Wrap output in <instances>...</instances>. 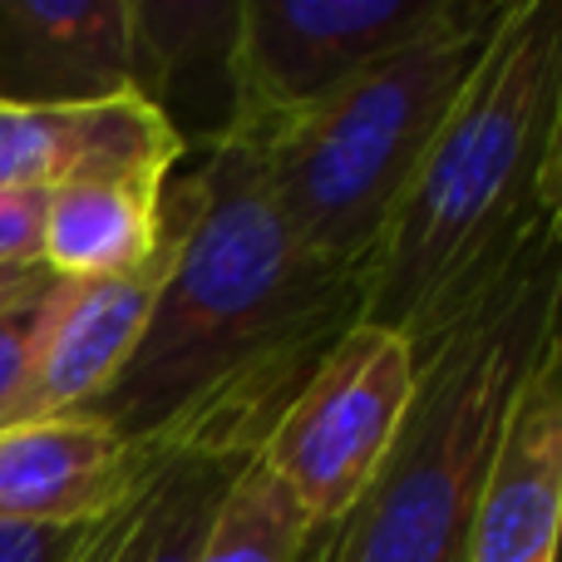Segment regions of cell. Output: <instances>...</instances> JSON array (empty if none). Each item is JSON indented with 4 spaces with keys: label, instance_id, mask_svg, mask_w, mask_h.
Segmentation results:
<instances>
[{
    "label": "cell",
    "instance_id": "cell-6",
    "mask_svg": "<svg viewBox=\"0 0 562 562\" xmlns=\"http://www.w3.org/2000/svg\"><path fill=\"white\" fill-rule=\"evenodd\" d=\"M415 400V350L400 330L360 321L306 380L257 449L262 469L306 514L311 533L340 524L375 484Z\"/></svg>",
    "mask_w": 562,
    "mask_h": 562
},
{
    "label": "cell",
    "instance_id": "cell-3",
    "mask_svg": "<svg viewBox=\"0 0 562 562\" xmlns=\"http://www.w3.org/2000/svg\"><path fill=\"white\" fill-rule=\"evenodd\" d=\"M558 237L528 247L479 301L415 346V400L375 484L296 562H464L518 390L562 316Z\"/></svg>",
    "mask_w": 562,
    "mask_h": 562
},
{
    "label": "cell",
    "instance_id": "cell-4",
    "mask_svg": "<svg viewBox=\"0 0 562 562\" xmlns=\"http://www.w3.org/2000/svg\"><path fill=\"white\" fill-rule=\"evenodd\" d=\"M498 20L504 5L494 0H459L445 25L366 69L330 104L247 144L281 217L316 257L366 277L415 168L488 55Z\"/></svg>",
    "mask_w": 562,
    "mask_h": 562
},
{
    "label": "cell",
    "instance_id": "cell-20",
    "mask_svg": "<svg viewBox=\"0 0 562 562\" xmlns=\"http://www.w3.org/2000/svg\"><path fill=\"white\" fill-rule=\"evenodd\" d=\"M553 562H562V538H558V558H553Z\"/></svg>",
    "mask_w": 562,
    "mask_h": 562
},
{
    "label": "cell",
    "instance_id": "cell-11",
    "mask_svg": "<svg viewBox=\"0 0 562 562\" xmlns=\"http://www.w3.org/2000/svg\"><path fill=\"white\" fill-rule=\"evenodd\" d=\"M247 459L154 454L138 484L89 528L75 562H198L207 524Z\"/></svg>",
    "mask_w": 562,
    "mask_h": 562
},
{
    "label": "cell",
    "instance_id": "cell-19",
    "mask_svg": "<svg viewBox=\"0 0 562 562\" xmlns=\"http://www.w3.org/2000/svg\"><path fill=\"white\" fill-rule=\"evenodd\" d=\"M558 262H562V237H558ZM558 316H562V306H558Z\"/></svg>",
    "mask_w": 562,
    "mask_h": 562
},
{
    "label": "cell",
    "instance_id": "cell-12",
    "mask_svg": "<svg viewBox=\"0 0 562 562\" xmlns=\"http://www.w3.org/2000/svg\"><path fill=\"white\" fill-rule=\"evenodd\" d=\"M0 40L20 69L59 85L55 99L134 89V0H5Z\"/></svg>",
    "mask_w": 562,
    "mask_h": 562
},
{
    "label": "cell",
    "instance_id": "cell-5",
    "mask_svg": "<svg viewBox=\"0 0 562 562\" xmlns=\"http://www.w3.org/2000/svg\"><path fill=\"white\" fill-rule=\"evenodd\" d=\"M459 0H252L237 5L217 138L262 144L301 114L330 104L380 59L409 49L454 15Z\"/></svg>",
    "mask_w": 562,
    "mask_h": 562
},
{
    "label": "cell",
    "instance_id": "cell-9",
    "mask_svg": "<svg viewBox=\"0 0 562 562\" xmlns=\"http://www.w3.org/2000/svg\"><path fill=\"white\" fill-rule=\"evenodd\" d=\"M562 538V326L518 390L464 562H553Z\"/></svg>",
    "mask_w": 562,
    "mask_h": 562
},
{
    "label": "cell",
    "instance_id": "cell-2",
    "mask_svg": "<svg viewBox=\"0 0 562 562\" xmlns=\"http://www.w3.org/2000/svg\"><path fill=\"white\" fill-rule=\"evenodd\" d=\"M558 85L562 0L504 5L488 55L366 267V321L400 330L415 350L528 247L562 233L548 198Z\"/></svg>",
    "mask_w": 562,
    "mask_h": 562
},
{
    "label": "cell",
    "instance_id": "cell-7",
    "mask_svg": "<svg viewBox=\"0 0 562 562\" xmlns=\"http://www.w3.org/2000/svg\"><path fill=\"white\" fill-rule=\"evenodd\" d=\"M183 213L188 193L178 178L164 188V243H158L154 262L109 281H59L10 425L85 415L114 385L148 326V311H154L178 233H183Z\"/></svg>",
    "mask_w": 562,
    "mask_h": 562
},
{
    "label": "cell",
    "instance_id": "cell-1",
    "mask_svg": "<svg viewBox=\"0 0 562 562\" xmlns=\"http://www.w3.org/2000/svg\"><path fill=\"white\" fill-rule=\"evenodd\" d=\"M148 326L85 409L148 454L257 459L321 360L366 321V277L281 217L257 154L213 138Z\"/></svg>",
    "mask_w": 562,
    "mask_h": 562
},
{
    "label": "cell",
    "instance_id": "cell-16",
    "mask_svg": "<svg viewBox=\"0 0 562 562\" xmlns=\"http://www.w3.org/2000/svg\"><path fill=\"white\" fill-rule=\"evenodd\" d=\"M40 227H45V193H0V267H45Z\"/></svg>",
    "mask_w": 562,
    "mask_h": 562
},
{
    "label": "cell",
    "instance_id": "cell-10",
    "mask_svg": "<svg viewBox=\"0 0 562 562\" xmlns=\"http://www.w3.org/2000/svg\"><path fill=\"white\" fill-rule=\"evenodd\" d=\"M148 449L89 415L0 429V524H94L138 474Z\"/></svg>",
    "mask_w": 562,
    "mask_h": 562
},
{
    "label": "cell",
    "instance_id": "cell-13",
    "mask_svg": "<svg viewBox=\"0 0 562 562\" xmlns=\"http://www.w3.org/2000/svg\"><path fill=\"white\" fill-rule=\"evenodd\" d=\"M164 188L154 178H94L45 198L40 262L59 281H109L154 262L164 243Z\"/></svg>",
    "mask_w": 562,
    "mask_h": 562
},
{
    "label": "cell",
    "instance_id": "cell-8",
    "mask_svg": "<svg viewBox=\"0 0 562 562\" xmlns=\"http://www.w3.org/2000/svg\"><path fill=\"white\" fill-rule=\"evenodd\" d=\"M183 134L144 94L5 99L0 94V193H55L94 178L168 183Z\"/></svg>",
    "mask_w": 562,
    "mask_h": 562
},
{
    "label": "cell",
    "instance_id": "cell-15",
    "mask_svg": "<svg viewBox=\"0 0 562 562\" xmlns=\"http://www.w3.org/2000/svg\"><path fill=\"white\" fill-rule=\"evenodd\" d=\"M94 524H0V562H75Z\"/></svg>",
    "mask_w": 562,
    "mask_h": 562
},
{
    "label": "cell",
    "instance_id": "cell-18",
    "mask_svg": "<svg viewBox=\"0 0 562 562\" xmlns=\"http://www.w3.org/2000/svg\"><path fill=\"white\" fill-rule=\"evenodd\" d=\"M548 198L562 227V85H558V114H553V154H548Z\"/></svg>",
    "mask_w": 562,
    "mask_h": 562
},
{
    "label": "cell",
    "instance_id": "cell-14",
    "mask_svg": "<svg viewBox=\"0 0 562 562\" xmlns=\"http://www.w3.org/2000/svg\"><path fill=\"white\" fill-rule=\"evenodd\" d=\"M311 543V524L286 488L262 469V459H247L227 488L223 508L207 524L198 562H296Z\"/></svg>",
    "mask_w": 562,
    "mask_h": 562
},
{
    "label": "cell",
    "instance_id": "cell-17",
    "mask_svg": "<svg viewBox=\"0 0 562 562\" xmlns=\"http://www.w3.org/2000/svg\"><path fill=\"white\" fill-rule=\"evenodd\" d=\"M49 281L55 277H49L45 267H0V311L25 301V296H35V291L49 286Z\"/></svg>",
    "mask_w": 562,
    "mask_h": 562
}]
</instances>
